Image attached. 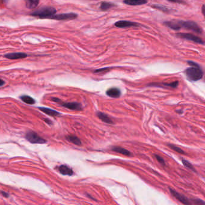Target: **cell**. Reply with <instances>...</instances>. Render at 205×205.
Here are the masks:
<instances>
[{
  "instance_id": "obj_21",
  "label": "cell",
  "mask_w": 205,
  "mask_h": 205,
  "mask_svg": "<svg viewBox=\"0 0 205 205\" xmlns=\"http://www.w3.org/2000/svg\"><path fill=\"white\" fill-rule=\"evenodd\" d=\"M40 0H27V5L28 8L29 9H34L36 7L39 3Z\"/></svg>"
},
{
  "instance_id": "obj_12",
  "label": "cell",
  "mask_w": 205,
  "mask_h": 205,
  "mask_svg": "<svg viewBox=\"0 0 205 205\" xmlns=\"http://www.w3.org/2000/svg\"><path fill=\"white\" fill-rule=\"evenodd\" d=\"M106 94L107 96H108L111 97L117 98V97H120V96L121 94V92L118 88L113 87V88H111V89H108L107 91L106 92Z\"/></svg>"
},
{
  "instance_id": "obj_18",
  "label": "cell",
  "mask_w": 205,
  "mask_h": 205,
  "mask_svg": "<svg viewBox=\"0 0 205 205\" xmlns=\"http://www.w3.org/2000/svg\"><path fill=\"white\" fill-rule=\"evenodd\" d=\"M66 139L71 142L72 143L75 144V145H78V146H80L81 144V141L80 140V139L77 137L75 135H68L66 137Z\"/></svg>"
},
{
  "instance_id": "obj_5",
  "label": "cell",
  "mask_w": 205,
  "mask_h": 205,
  "mask_svg": "<svg viewBox=\"0 0 205 205\" xmlns=\"http://www.w3.org/2000/svg\"><path fill=\"white\" fill-rule=\"evenodd\" d=\"M25 138L33 144H44L46 142L45 139L39 136L36 133L31 131L27 132L25 135Z\"/></svg>"
},
{
  "instance_id": "obj_29",
  "label": "cell",
  "mask_w": 205,
  "mask_h": 205,
  "mask_svg": "<svg viewBox=\"0 0 205 205\" xmlns=\"http://www.w3.org/2000/svg\"><path fill=\"white\" fill-rule=\"evenodd\" d=\"M1 194H3V195L5 197H9V194L5 192H1Z\"/></svg>"
},
{
  "instance_id": "obj_1",
  "label": "cell",
  "mask_w": 205,
  "mask_h": 205,
  "mask_svg": "<svg viewBox=\"0 0 205 205\" xmlns=\"http://www.w3.org/2000/svg\"><path fill=\"white\" fill-rule=\"evenodd\" d=\"M184 72L187 78L191 81H198L203 78V72L198 64L187 68Z\"/></svg>"
},
{
  "instance_id": "obj_10",
  "label": "cell",
  "mask_w": 205,
  "mask_h": 205,
  "mask_svg": "<svg viewBox=\"0 0 205 205\" xmlns=\"http://www.w3.org/2000/svg\"><path fill=\"white\" fill-rule=\"evenodd\" d=\"M28 55L24 53H9L4 55V57L10 60H18L22 59L27 57Z\"/></svg>"
},
{
  "instance_id": "obj_19",
  "label": "cell",
  "mask_w": 205,
  "mask_h": 205,
  "mask_svg": "<svg viewBox=\"0 0 205 205\" xmlns=\"http://www.w3.org/2000/svg\"><path fill=\"white\" fill-rule=\"evenodd\" d=\"M20 99L23 102H25V103H26L27 104L33 105L35 103V100L29 96H26V95L22 96L20 97Z\"/></svg>"
},
{
  "instance_id": "obj_23",
  "label": "cell",
  "mask_w": 205,
  "mask_h": 205,
  "mask_svg": "<svg viewBox=\"0 0 205 205\" xmlns=\"http://www.w3.org/2000/svg\"><path fill=\"white\" fill-rule=\"evenodd\" d=\"M167 146L170 148L172 150H173L174 151L179 153H181V154H182V155H184L185 154V152L184 151L181 149L180 147H179L175 145H173V144H167Z\"/></svg>"
},
{
  "instance_id": "obj_24",
  "label": "cell",
  "mask_w": 205,
  "mask_h": 205,
  "mask_svg": "<svg viewBox=\"0 0 205 205\" xmlns=\"http://www.w3.org/2000/svg\"><path fill=\"white\" fill-rule=\"evenodd\" d=\"M182 163H183V164L185 165V167H187V168H188L189 169H191V170H192L195 171V169L194 168L193 165H192L190 163H189L188 161L185 160H182Z\"/></svg>"
},
{
  "instance_id": "obj_3",
  "label": "cell",
  "mask_w": 205,
  "mask_h": 205,
  "mask_svg": "<svg viewBox=\"0 0 205 205\" xmlns=\"http://www.w3.org/2000/svg\"><path fill=\"white\" fill-rule=\"evenodd\" d=\"M177 23L179 29H185L188 30H191L198 34L202 33L203 31L198 25L194 21H184V20H177Z\"/></svg>"
},
{
  "instance_id": "obj_6",
  "label": "cell",
  "mask_w": 205,
  "mask_h": 205,
  "mask_svg": "<svg viewBox=\"0 0 205 205\" xmlns=\"http://www.w3.org/2000/svg\"><path fill=\"white\" fill-rule=\"evenodd\" d=\"M176 34L177 37H180V38L188 40H190L191 42H194L198 43V44H201V45L204 44V42L202 40V39L200 37H199L197 36H195L194 34H192L190 33H177Z\"/></svg>"
},
{
  "instance_id": "obj_17",
  "label": "cell",
  "mask_w": 205,
  "mask_h": 205,
  "mask_svg": "<svg viewBox=\"0 0 205 205\" xmlns=\"http://www.w3.org/2000/svg\"><path fill=\"white\" fill-rule=\"evenodd\" d=\"M97 116L98 118L101 120L102 122L108 123V124H113V121L111 120V119L105 113H102V112H97Z\"/></svg>"
},
{
  "instance_id": "obj_27",
  "label": "cell",
  "mask_w": 205,
  "mask_h": 205,
  "mask_svg": "<svg viewBox=\"0 0 205 205\" xmlns=\"http://www.w3.org/2000/svg\"><path fill=\"white\" fill-rule=\"evenodd\" d=\"M108 67H106V68H103V69H97V70H96L94 72H102V71H105V70H108Z\"/></svg>"
},
{
  "instance_id": "obj_28",
  "label": "cell",
  "mask_w": 205,
  "mask_h": 205,
  "mask_svg": "<svg viewBox=\"0 0 205 205\" xmlns=\"http://www.w3.org/2000/svg\"><path fill=\"white\" fill-rule=\"evenodd\" d=\"M4 84H5V81L1 79H0V87L4 86Z\"/></svg>"
},
{
  "instance_id": "obj_14",
  "label": "cell",
  "mask_w": 205,
  "mask_h": 205,
  "mask_svg": "<svg viewBox=\"0 0 205 205\" xmlns=\"http://www.w3.org/2000/svg\"><path fill=\"white\" fill-rule=\"evenodd\" d=\"M59 172L63 175H67V176H72L73 174V171L72 169L65 165H60L58 168Z\"/></svg>"
},
{
  "instance_id": "obj_26",
  "label": "cell",
  "mask_w": 205,
  "mask_h": 205,
  "mask_svg": "<svg viewBox=\"0 0 205 205\" xmlns=\"http://www.w3.org/2000/svg\"><path fill=\"white\" fill-rule=\"evenodd\" d=\"M169 2L174 3H179V4H182L184 3V0H167Z\"/></svg>"
},
{
  "instance_id": "obj_7",
  "label": "cell",
  "mask_w": 205,
  "mask_h": 205,
  "mask_svg": "<svg viewBox=\"0 0 205 205\" xmlns=\"http://www.w3.org/2000/svg\"><path fill=\"white\" fill-rule=\"evenodd\" d=\"M78 17V15L74 13H60L58 15H54L51 17V19H54L57 20H73Z\"/></svg>"
},
{
  "instance_id": "obj_30",
  "label": "cell",
  "mask_w": 205,
  "mask_h": 205,
  "mask_svg": "<svg viewBox=\"0 0 205 205\" xmlns=\"http://www.w3.org/2000/svg\"><path fill=\"white\" fill-rule=\"evenodd\" d=\"M204 5H203L202 6V12L204 14Z\"/></svg>"
},
{
  "instance_id": "obj_25",
  "label": "cell",
  "mask_w": 205,
  "mask_h": 205,
  "mask_svg": "<svg viewBox=\"0 0 205 205\" xmlns=\"http://www.w3.org/2000/svg\"><path fill=\"white\" fill-rule=\"evenodd\" d=\"M155 157L157 160L161 165H165V161H164V160L161 157H160V156H159V155H155Z\"/></svg>"
},
{
  "instance_id": "obj_13",
  "label": "cell",
  "mask_w": 205,
  "mask_h": 205,
  "mask_svg": "<svg viewBox=\"0 0 205 205\" xmlns=\"http://www.w3.org/2000/svg\"><path fill=\"white\" fill-rule=\"evenodd\" d=\"M111 150L115 152L120 153L122 155H123L124 156H127V157H130L131 155V153L130 152V151H129L128 150L122 147H119V146H114L111 147Z\"/></svg>"
},
{
  "instance_id": "obj_2",
  "label": "cell",
  "mask_w": 205,
  "mask_h": 205,
  "mask_svg": "<svg viewBox=\"0 0 205 205\" xmlns=\"http://www.w3.org/2000/svg\"><path fill=\"white\" fill-rule=\"evenodd\" d=\"M57 10L53 7H43L31 13V16L39 18L40 19H50L53 15L56 14Z\"/></svg>"
},
{
  "instance_id": "obj_22",
  "label": "cell",
  "mask_w": 205,
  "mask_h": 205,
  "mask_svg": "<svg viewBox=\"0 0 205 205\" xmlns=\"http://www.w3.org/2000/svg\"><path fill=\"white\" fill-rule=\"evenodd\" d=\"M152 7L154 8V9H158V10H159L160 11H162L163 12H165V13H168L170 11V10L168 7H165L164 6H163V5L153 4V5L152 6Z\"/></svg>"
},
{
  "instance_id": "obj_11",
  "label": "cell",
  "mask_w": 205,
  "mask_h": 205,
  "mask_svg": "<svg viewBox=\"0 0 205 205\" xmlns=\"http://www.w3.org/2000/svg\"><path fill=\"white\" fill-rule=\"evenodd\" d=\"M179 85V81H174L170 83H151L148 86H155V87H170L172 89L176 88Z\"/></svg>"
},
{
  "instance_id": "obj_9",
  "label": "cell",
  "mask_w": 205,
  "mask_h": 205,
  "mask_svg": "<svg viewBox=\"0 0 205 205\" xmlns=\"http://www.w3.org/2000/svg\"><path fill=\"white\" fill-rule=\"evenodd\" d=\"M114 25L118 28H127L132 27H138L140 26V24L137 22L128 20H119L116 22Z\"/></svg>"
},
{
  "instance_id": "obj_20",
  "label": "cell",
  "mask_w": 205,
  "mask_h": 205,
  "mask_svg": "<svg viewBox=\"0 0 205 205\" xmlns=\"http://www.w3.org/2000/svg\"><path fill=\"white\" fill-rule=\"evenodd\" d=\"M115 5L110 2H102L100 4V9L102 10H107L112 7H113Z\"/></svg>"
},
{
  "instance_id": "obj_15",
  "label": "cell",
  "mask_w": 205,
  "mask_h": 205,
  "mask_svg": "<svg viewBox=\"0 0 205 205\" xmlns=\"http://www.w3.org/2000/svg\"><path fill=\"white\" fill-rule=\"evenodd\" d=\"M124 3L129 6H140L146 4L147 0H124Z\"/></svg>"
},
{
  "instance_id": "obj_8",
  "label": "cell",
  "mask_w": 205,
  "mask_h": 205,
  "mask_svg": "<svg viewBox=\"0 0 205 205\" xmlns=\"http://www.w3.org/2000/svg\"><path fill=\"white\" fill-rule=\"evenodd\" d=\"M169 190H170V192L172 194V195L174 197H175L177 200H178L179 201L181 202L182 203H183L184 204H191L190 201L184 195L179 193L178 192H177L176 191L174 190L172 188H170Z\"/></svg>"
},
{
  "instance_id": "obj_16",
  "label": "cell",
  "mask_w": 205,
  "mask_h": 205,
  "mask_svg": "<svg viewBox=\"0 0 205 205\" xmlns=\"http://www.w3.org/2000/svg\"><path fill=\"white\" fill-rule=\"evenodd\" d=\"M39 109L42 111V112H43L44 113L46 114L47 115H49L50 116H52V117H57L60 115V113L57 112L56 110H52L51 108H45V107H39Z\"/></svg>"
},
{
  "instance_id": "obj_31",
  "label": "cell",
  "mask_w": 205,
  "mask_h": 205,
  "mask_svg": "<svg viewBox=\"0 0 205 205\" xmlns=\"http://www.w3.org/2000/svg\"><path fill=\"white\" fill-rule=\"evenodd\" d=\"M0 1H7V0H0Z\"/></svg>"
},
{
  "instance_id": "obj_4",
  "label": "cell",
  "mask_w": 205,
  "mask_h": 205,
  "mask_svg": "<svg viewBox=\"0 0 205 205\" xmlns=\"http://www.w3.org/2000/svg\"><path fill=\"white\" fill-rule=\"evenodd\" d=\"M52 99L53 101L57 102V103H59L62 106L68 109L76 111H81L83 110L81 104H79L78 102H62L60 99L56 97H52Z\"/></svg>"
}]
</instances>
